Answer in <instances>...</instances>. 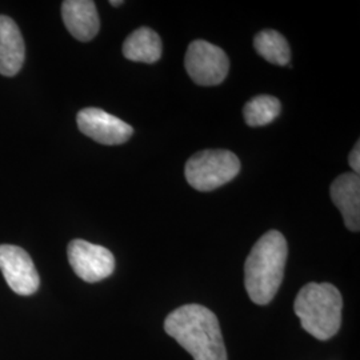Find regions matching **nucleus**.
Segmentation results:
<instances>
[{"label": "nucleus", "instance_id": "f257e3e1", "mask_svg": "<svg viewBox=\"0 0 360 360\" xmlns=\"http://www.w3.org/2000/svg\"><path fill=\"white\" fill-rule=\"evenodd\" d=\"M165 330L193 360H227L217 315L200 304H186L172 311Z\"/></svg>", "mask_w": 360, "mask_h": 360}, {"label": "nucleus", "instance_id": "f03ea898", "mask_svg": "<svg viewBox=\"0 0 360 360\" xmlns=\"http://www.w3.org/2000/svg\"><path fill=\"white\" fill-rule=\"evenodd\" d=\"M287 242L279 231L264 233L245 260V285L250 299L259 306L269 304L276 295L287 260Z\"/></svg>", "mask_w": 360, "mask_h": 360}, {"label": "nucleus", "instance_id": "7ed1b4c3", "mask_svg": "<svg viewBox=\"0 0 360 360\" xmlns=\"http://www.w3.org/2000/svg\"><path fill=\"white\" fill-rule=\"evenodd\" d=\"M343 299L330 283L306 284L296 296L294 311L302 327L319 340L338 334L342 324Z\"/></svg>", "mask_w": 360, "mask_h": 360}, {"label": "nucleus", "instance_id": "20e7f679", "mask_svg": "<svg viewBox=\"0 0 360 360\" xmlns=\"http://www.w3.org/2000/svg\"><path fill=\"white\" fill-rule=\"evenodd\" d=\"M240 171V160L227 150H206L193 155L186 163V179L190 186L208 193L227 184Z\"/></svg>", "mask_w": 360, "mask_h": 360}, {"label": "nucleus", "instance_id": "39448f33", "mask_svg": "<svg viewBox=\"0 0 360 360\" xmlns=\"http://www.w3.org/2000/svg\"><path fill=\"white\" fill-rule=\"evenodd\" d=\"M184 65L193 82L206 87L220 84L230 70L226 52L206 40H193L188 46Z\"/></svg>", "mask_w": 360, "mask_h": 360}, {"label": "nucleus", "instance_id": "423d86ee", "mask_svg": "<svg viewBox=\"0 0 360 360\" xmlns=\"http://www.w3.org/2000/svg\"><path fill=\"white\" fill-rule=\"evenodd\" d=\"M67 255L74 272L87 283L101 282L115 270V257L103 245L75 239L68 245Z\"/></svg>", "mask_w": 360, "mask_h": 360}, {"label": "nucleus", "instance_id": "0eeeda50", "mask_svg": "<svg viewBox=\"0 0 360 360\" xmlns=\"http://www.w3.org/2000/svg\"><path fill=\"white\" fill-rule=\"evenodd\" d=\"M0 271L15 294L28 296L38 291V271L23 248L13 245H0Z\"/></svg>", "mask_w": 360, "mask_h": 360}, {"label": "nucleus", "instance_id": "6e6552de", "mask_svg": "<svg viewBox=\"0 0 360 360\" xmlns=\"http://www.w3.org/2000/svg\"><path fill=\"white\" fill-rule=\"evenodd\" d=\"M77 122V127L86 136L105 146L123 144L134 134L129 123L101 108L90 107L79 111Z\"/></svg>", "mask_w": 360, "mask_h": 360}, {"label": "nucleus", "instance_id": "1a4fd4ad", "mask_svg": "<svg viewBox=\"0 0 360 360\" xmlns=\"http://www.w3.org/2000/svg\"><path fill=\"white\" fill-rule=\"evenodd\" d=\"M62 18L68 32L80 41H90L99 32V15L92 0H65Z\"/></svg>", "mask_w": 360, "mask_h": 360}, {"label": "nucleus", "instance_id": "9d476101", "mask_svg": "<svg viewBox=\"0 0 360 360\" xmlns=\"http://www.w3.org/2000/svg\"><path fill=\"white\" fill-rule=\"evenodd\" d=\"M331 199L349 231L360 229V178L354 172L338 176L331 184Z\"/></svg>", "mask_w": 360, "mask_h": 360}, {"label": "nucleus", "instance_id": "9b49d317", "mask_svg": "<svg viewBox=\"0 0 360 360\" xmlns=\"http://www.w3.org/2000/svg\"><path fill=\"white\" fill-rule=\"evenodd\" d=\"M26 47L18 25L11 18L0 15V74L16 75L25 63Z\"/></svg>", "mask_w": 360, "mask_h": 360}, {"label": "nucleus", "instance_id": "f8f14e48", "mask_svg": "<svg viewBox=\"0 0 360 360\" xmlns=\"http://www.w3.org/2000/svg\"><path fill=\"white\" fill-rule=\"evenodd\" d=\"M123 55L132 62L151 65L162 56V40L154 30L141 27L123 43Z\"/></svg>", "mask_w": 360, "mask_h": 360}, {"label": "nucleus", "instance_id": "ddd939ff", "mask_svg": "<svg viewBox=\"0 0 360 360\" xmlns=\"http://www.w3.org/2000/svg\"><path fill=\"white\" fill-rule=\"evenodd\" d=\"M257 53L272 65H285L290 63L291 50L283 35L275 30H263L254 40Z\"/></svg>", "mask_w": 360, "mask_h": 360}, {"label": "nucleus", "instance_id": "4468645a", "mask_svg": "<svg viewBox=\"0 0 360 360\" xmlns=\"http://www.w3.org/2000/svg\"><path fill=\"white\" fill-rule=\"evenodd\" d=\"M281 102L271 95H259L247 102L243 110L245 123L251 127L270 124L281 114Z\"/></svg>", "mask_w": 360, "mask_h": 360}, {"label": "nucleus", "instance_id": "2eb2a0df", "mask_svg": "<svg viewBox=\"0 0 360 360\" xmlns=\"http://www.w3.org/2000/svg\"><path fill=\"white\" fill-rule=\"evenodd\" d=\"M348 162H349V166L354 169V174L359 175L360 172V143L356 142L355 147L352 148L351 154L348 156Z\"/></svg>", "mask_w": 360, "mask_h": 360}, {"label": "nucleus", "instance_id": "dca6fc26", "mask_svg": "<svg viewBox=\"0 0 360 360\" xmlns=\"http://www.w3.org/2000/svg\"><path fill=\"white\" fill-rule=\"evenodd\" d=\"M110 4H111V6H114V7H117V6L123 4V1H122V0H117V1H115V0H111V1H110Z\"/></svg>", "mask_w": 360, "mask_h": 360}]
</instances>
